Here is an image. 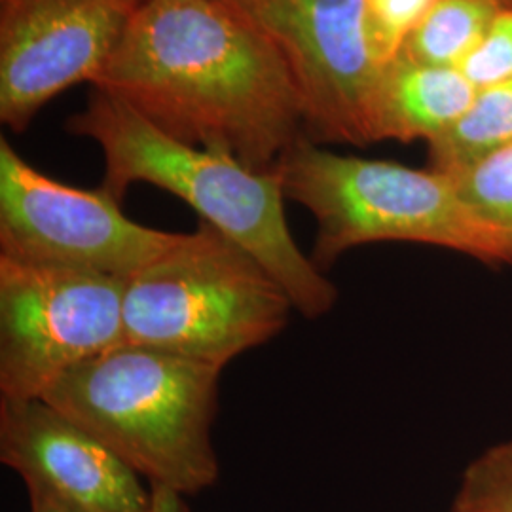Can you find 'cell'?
Instances as JSON below:
<instances>
[{
    "label": "cell",
    "mask_w": 512,
    "mask_h": 512,
    "mask_svg": "<svg viewBox=\"0 0 512 512\" xmlns=\"http://www.w3.org/2000/svg\"><path fill=\"white\" fill-rule=\"evenodd\" d=\"M129 2H133V4H137V6H141V4H145L147 0H129Z\"/></svg>",
    "instance_id": "44dd1931"
},
{
    "label": "cell",
    "mask_w": 512,
    "mask_h": 512,
    "mask_svg": "<svg viewBox=\"0 0 512 512\" xmlns=\"http://www.w3.org/2000/svg\"><path fill=\"white\" fill-rule=\"evenodd\" d=\"M128 281L0 255V399H42L124 344Z\"/></svg>",
    "instance_id": "8992f818"
},
{
    "label": "cell",
    "mask_w": 512,
    "mask_h": 512,
    "mask_svg": "<svg viewBox=\"0 0 512 512\" xmlns=\"http://www.w3.org/2000/svg\"><path fill=\"white\" fill-rule=\"evenodd\" d=\"M230 4L238 6L241 10H245L247 14H251L253 18L260 19L262 14L272 6L274 0H228Z\"/></svg>",
    "instance_id": "ffe728a7"
},
{
    "label": "cell",
    "mask_w": 512,
    "mask_h": 512,
    "mask_svg": "<svg viewBox=\"0 0 512 512\" xmlns=\"http://www.w3.org/2000/svg\"><path fill=\"white\" fill-rule=\"evenodd\" d=\"M95 90L165 133L272 171L304 133V103L270 31L228 0H147Z\"/></svg>",
    "instance_id": "6da1fadb"
},
{
    "label": "cell",
    "mask_w": 512,
    "mask_h": 512,
    "mask_svg": "<svg viewBox=\"0 0 512 512\" xmlns=\"http://www.w3.org/2000/svg\"><path fill=\"white\" fill-rule=\"evenodd\" d=\"M181 236L128 219L101 188L55 181L0 139V255L129 281Z\"/></svg>",
    "instance_id": "52a82bcc"
},
{
    "label": "cell",
    "mask_w": 512,
    "mask_h": 512,
    "mask_svg": "<svg viewBox=\"0 0 512 512\" xmlns=\"http://www.w3.org/2000/svg\"><path fill=\"white\" fill-rule=\"evenodd\" d=\"M512 143V80L478 90L458 122L433 139V169L454 175Z\"/></svg>",
    "instance_id": "4fadbf2b"
},
{
    "label": "cell",
    "mask_w": 512,
    "mask_h": 512,
    "mask_svg": "<svg viewBox=\"0 0 512 512\" xmlns=\"http://www.w3.org/2000/svg\"><path fill=\"white\" fill-rule=\"evenodd\" d=\"M67 129L103 150L101 190L110 198L122 202L135 183L171 192L202 222L255 256L298 313L317 319L332 310L338 289L296 245L274 171H255L226 152L175 139L120 97L95 88L86 110L69 118Z\"/></svg>",
    "instance_id": "7a4b0ae2"
},
{
    "label": "cell",
    "mask_w": 512,
    "mask_h": 512,
    "mask_svg": "<svg viewBox=\"0 0 512 512\" xmlns=\"http://www.w3.org/2000/svg\"><path fill=\"white\" fill-rule=\"evenodd\" d=\"M471 80L459 69L431 67L395 57L385 67L374 118V141L429 143L452 128L475 101Z\"/></svg>",
    "instance_id": "8fae6325"
},
{
    "label": "cell",
    "mask_w": 512,
    "mask_h": 512,
    "mask_svg": "<svg viewBox=\"0 0 512 512\" xmlns=\"http://www.w3.org/2000/svg\"><path fill=\"white\" fill-rule=\"evenodd\" d=\"M440 0H368L374 35L389 65L401 54L404 40Z\"/></svg>",
    "instance_id": "e0dca14e"
},
{
    "label": "cell",
    "mask_w": 512,
    "mask_h": 512,
    "mask_svg": "<svg viewBox=\"0 0 512 512\" xmlns=\"http://www.w3.org/2000/svg\"><path fill=\"white\" fill-rule=\"evenodd\" d=\"M450 177L476 215L512 243V143Z\"/></svg>",
    "instance_id": "5bb4252c"
},
{
    "label": "cell",
    "mask_w": 512,
    "mask_h": 512,
    "mask_svg": "<svg viewBox=\"0 0 512 512\" xmlns=\"http://www.w3.org/2000/svg\"><path fill=\"white\" fill-rule=\"evenodd\" d=\"M293 300L255 256L202 222L124 296V344L224 368L287 327Z\"/></svg>",
    "instance_id": "5b68a950"
},
{
    "label": "cell",
    "mask_w": 512,
    "mask_h": 512,
    "mask_svg": "<svg viewBox=\"0 0 512 512\" xmlns=\"http://www.w3.org/2000/svg\"><path fill=\"white\" fill-rule=\"evenodd\" d=\"M150 512H186L183 495L171 492L167 488H152V511Z\"/></svg>",
    "instance_id": "ac0fdd59"
},
{
    "label": "cell",
    "mask_w": 512,
    "mask_h": 512,
    "mask_svg": "<svg viewBox=\"0 0 512 512\" xmlns=\"http://www.w3.org/2000/svg\"><path fill=\"white\" fill-rule=\"evenodd\" d=\"M139 6L129 0H0V120L14 131L74 84H97Z\"/></svg>",
    "instance_id": "9c48e42d"
},
{
    "label": "cell",
    "mask_w": 512,
    "mask_h": 512,
    "mask_svg": "<svg viewBox=\"0 0 512 512\" xmlns=\"http://www.w3.org/2000/svg\"><path fill=\"white\" fill-rule=\"evenodd\" d=\"M220 368L122 344L67 372L42 397L150 482L200 494L219 478L211 429Z\"/></svg>",
    "instance_id": "3957f363"
},
{
    "label": "cell",
    "mask_w": 512,
    "mask_h": 512,
    "mask_svg": "<svg viewBox=\"0 0 512 512\" xmlns=\"http://www.w3.org/2000/svg\"><path fill=\"white\" fill-rule=\"evenodd\" d=\"M27 492L31 497V512H76L44 492H38V490H27Z\"/></svg>",
    "instance_id": "d6986e66"
},
{
    "label": "cell",
    "mask_w": 512,
    "mask_h": 512,
    "mask_svg": "<svg viewBox=\"0 0 512 512\" xmlns=\"http://www.w3.org/2000/svg\"><path fill=\"white\" fill-rule=\"evenodd\" d=\"M287 57L313 143H374L384 55L368 0H274L258 19Z\"/></svg>",
    "instance_id": "ba28073f"
},
{
    "label": "cell",
    "mask_w": 512,
    "mask_h": 512,
    "mask_svg": "<svg viewBox=\"0 0 512 512\" xmlns=\"http://www.w3.org/2000/svg\"><path fill=\"white\" fill-rule=\"evenodd\" d=\"M287 200L317 222L311 260L325 274L349 249L378 241H412L512 262V243L480 219L439 169L342 156L302 135L275 164Z\"/></svg>",
    "instance_id": "277c9868"
},
{
    "label": "cell",
    "mask_w": 512,
    "mask_h": 512,
    "mask_svg": "<svg viewBox=\"0 0 512 512\" xmlns=\"http://www.w3.org/2000/svg\"><path fill=\"white\" fill-rule=\"evenodd\" d=\"M499 12V0H440L404 40L399 55L421 65L459 69Z\"/></svg>",
    "instance_id": "7c38bea8"
},
{
    "label": "cell",
    "mask_w": 512,
    "mask_h": 512,
    "mask_svg": "<svg viewBox=\"0 0 512 512\" xmlns=\"http://www.w3.org/2000/svg\"><path fill=\"white\" fill-rule=\"evenodd\" d=\"M0 461L76 512H150L152 488L44 399H0Z\"/></svg>",
    "instance_id": "30bf717a"
},
{
    "label": "cell",
    "mask_w": 512,
    "mask_h": 512,
    "mask_svg": "<svg viewBox=\"0 0 512 512\" xmlns=\"http://www.w3.org/2000/svg\"><path fill=\"white\" fill-rule=\"evenodd\" d=\"M459 71L476 90L512 80V10H501L480 46L469 55Z\"/></svg>",
    "instance_id": "2e32d148"
},
{
    "label": "cell",
    "mask_w": 512,
    "mask_h": 512,
    "mask_svg": "<svg viewBox=\"0 0 512 512\" xmlns=\"http://www.w3.org/2000/svg\"><path fill=\"white\" fill-rule=\"evenodd\" d=\"M452 512H512V440L495 444L465 469Z\"/></svg>",
    "instance_id": "9a60e30c"
}]
</instances>
